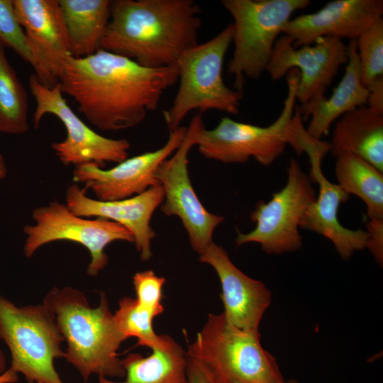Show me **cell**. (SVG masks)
Instances as JSON below:
<instances>
[{"instance_id":"cell-4","label":"cell","mask_w":383,"mask_h":383,"mask_svg":"<svg viewBox=\"0 0 383 383\" xmlns=\"http://www.w3.org/2000/svg\"><path fill=\"white\" fill-rule=\"evenodd\" d=\"M209 383H282L276 359L260 343L258 331H246L210 313L185 353Z\"/></svg>"},{"instance_id":"cell-32","label":"cell","mask_w":383,"mask_h":383,"mask_svg":"<svg viewBox=\"0 0 383 383\" xmlns=\"http://www.w3.org/2000/svg\"><path fill=\"white\" fill-rule=\"evenodd\" d=\"M187 377L189 383H209L199 369L188 360Z\"/></svg>"},{"instance_id":"cell-34","label":"cell","mask_w":383,"mask_h":383,"mask_svg":"<svg viewBox=\"0 0 383 383\" xmlns=\"http://www.w3.org/2000/svg\"><path fill=\"white\" fill-rule=\"evenodd\" d=\"M7 174V169L5 160L0 152V180L4 179Z\"/></svg>"},{"instance_id":"cell-14","label":"cell","mask_w":383,"mask_h":383,"mask_svg":"<svg viewBox=\"0 0 383 383\" xmlns=\"http://www.w3.org/2000/svg\"><path fill=\"white\" fill-rule=\"evenodd\" d=\"M187 127L180 126L170 132L166 143L160 148L126 158L111 169L105 170L95 163L76 166L73 181L83 184L84 190H91L99 201H116L140 194L160 184L155 177L162 162L181 145Z\"/></svg>"},{"instance_id":"cell-16","label":"cell","mask_w":383,"mask_h":383,"mask_svg":"<svg viewBox=\"0 0 383 383\" xmlns=\"http://www.w3.org/2000/svg\"><path fill=\"white\" fill-rule=\"evenodd\" d=\"M382 13V0H335L316 12L290 19L282 33L295 48L323 37L355 40Z\"/></svg>"},{"instance_id":"cell-28","label":"cell","mask_w":383,"mask_h":383,"mask_svg":"<svg viewBox=\"0 0 383 383\" xmlns=\"http://www.w3.org/2000/svg\"><path fill=\"white\" fill-rule=\"evenodd\" d=\"M361 79L367 87L383 76V18L380 17L356 39Z\"/></svg>"},{"instance_id":"cell-12","label":"cell","mask_w":383,"mask_h":383,"mask_svg":"<svg viewBox=\"0 0 383 383\" xmlns=\"http://www.w3.org/2000/svg\"><path fill=\"white\" fill-rule=\"evenodd\" d=\"M204 126L201 113H196L187 127L186 135L172 156L158 167L155 177L161 186L164 200L160 206L166 216H177L187 231L192 248L201 255L213 242L216 227L224 218L208 211L199 199L188 172V155L196 145L199 131Z\"/></svg>"},{"instance_id":"cell-11","label":"cell","mask_w":383,"mask_h":383,"mask_svg":"<svg viewBox=\"0 0 383 383\" xmlns=\"http://www.w3.org/2000/svg\"><path fill=\"white\" fill-rule=\"evenodd\" d=\"M28 84L35 101L33 116L35 128L39 127L45 114H52L66 129V138L52 144L55 155L64 165L76 167L92 162L104 168L106 162L119 163L127 158L129 141L126 138H106L91 129L69 106L59 83L48 87L33 74Z\"/></svg>"},{"instance_id":"cell-25","label":"cell","mask_w":383,"mask_h":383,"mask_svg":"<svg viewBox=\"0 0 383 383\" xmlns=\"http://www.w3.org/2000/svg\"><path fill=\"white\" fill-rule=\"evenodd\" d=\"M28 97L0 43V132L23 134L29 128Z\"/></svg>"},{"instance_id":"cell-1","label":"cell","mask_w":383,"mask_h":383,"mask_svg":"<svg viewBox=\"0 0 383 383\" xmlns=\"http://www.w3.org/2000/svg\"><path fill=\"white\" fill-rule=\"evenodd\" d=\"M178 75L176 65L145 67L101 48L85 57H70L58 83L91 125L101 131H118L138 126L148 112L155 111Z\"/></svg>"},{"instance_id":"cell-20","label":"cell","mask_w":383,"mask_h":383,"mask_svg":"<svg viewBox=\"0 0 383 383\" xmlns=\"http://www.w3.org/2000/svg\"><path fill=\"white\" fill-rule=\"evenodd\" d=\"M348 52L345 73L331 96H323L311 105L299 108L302 120L311 118L306 130L316 139L321 140L335 120L367 104L368 91L362 82L355 40H350Z\"/></svg>"},{"instance_id":"cell-7","label":"cell","mask_w":383,"mask_h":383,"mask_svg":"<svg viewBox=\"0 0 383 383\" xmlns=\"http://www.w3.org/2000/svg\"><path fill=\"white\" fill-rule=\"evenodd\" d=\"M0 338L10 350L13 372L30 383H64L54 363L65 357V340L54 313L43 302L18 306L0 295Z\"/></svg>"},{"instance_id":"cell-30","label":"cell","mask_w":383,"mask_h":383,"mask_svg":"<svg viewBox=\"0 0 383 383\" xmlns=\"http://www.w3.org/2000/svg\"><path fill=\"white\" fill-rule=\"evenodd\" d=\"M368 235L366 248L382 266L383 262V219H369L366 225Z\"/></svg>"},{"instance_id":"cell-8","label":"cell","mask_w":383,"mask_h":383,"mask_svg":"<svg viewBox=\"0 0 383 383\" xmlns=\"http://www.w3.org/2000/svg\"><path fill=\"white\" fill-rule=\"evenodd\" d=\"M233 18L234 50L228 72L234 89L243 91L245 78L259 79L265 72L278 35L296 11L309 0H222Z\"/></svg>"},{"instance_id":"cell-17","label":"cell","mask_w":383,"mask_h":383,"mask_svg":"<svg viewBox=\"0 0 383 383\" xmlns=\"http://www.w3.org/2000/svg\"><path fill=\"white\" fill-rule=\"evenodd\" d=\"M199 260L211 265L219 278L223 313L227 321L246 331H258L271 301V293L265 285L240 270L227 252L213 241L199 255Z\"/></svg>"},{"instance_id":"cell-10","label":"cell","mask_w":383,"mask_h":383,"mask_svg":"<svg viewBox=\"0 0 383 383\" xmlns=\"http://www.w3.org/2000/svg\"><path fill=\"white\" fill-rule=\"evenodd\" d=\"M287 172L286 185L267 202L258 201L250 213L255 228L247 233L237 231L238 246L256 243L267 254H282L301 248L299 228L306 209L316 200V192L309 176L295 159H291Z\"/></svg>"},{"instance_id":"cell-31","label":"cell","mask_w":383,"mask_h":383,"mask_svg":"<svg viewBox=\"0 0 383 383\" xmlns=\"http://www.w3.org/2000/svg\"><path fill=\"white\" fill-rule=\"evenodd\" d=\"M366 88L368 91L367 106L383 114V76L375 79Z\"/></svg>"},{"instance_id":"cell-9","label":"cell","mask_w":383,"mask_h":383,"mask_svg":"<svg viewBox=\"0 0 383 383\" xmlns=\"http://www.w3.org/2000/svg\"><path fill=\"white\" fill-rule=\"evenodd\" d=\"M33 225H26L23 245L26 257H30L42 246L57 240H67L89 250L91 261L87 273L96 276L107 265L104 250L110 243L123 240L134 243L131 232L122 225L109 220L87 218L77 216L65 204L57 201L33 210Z\"/></svg>"},{"instance_id":"cell-24","label":"cell","mask_w":383,"mask_h":383,"mask_svg":"<svg viewBox=\"0 0 383 383\" xmlns=\"http://www.w3.org/2000/svg\"><path fill=\"white\" fill-rule=\"evenodd\" d=\"M335 172L338 184L365 202L369 219H383V172L353 153L336 157Z\"/></svg>"},{"instance_id":"cell-29","label":"cell","mask_w":383,"mask_h":383,"mask_svg":"<svg viewBox=\"0 0 383 383\" xmlns=\"http://www.w3.org/2000/svg\"><path fill=\"white\" fill-rule=\"evenodd\" d=\"M165 279L155 274L152 270L136 272L133 283L138 305L148 311L154 318L164 311L161 303L162 287Z\"/></svg>"},{"instance_id":"cell-2","label":"cell","mask_w":383,"mask_h":383,"mask_svg":"<svg viewBox=\"0 0 383 383\" xmlns=\"http://www.w3.org/2000/svg\"><path fill=\"white\" fill-rule=\"evenodd\" d=\"M200 6L193 0H115L101 48L149 68L177 64L198 43Z\"/></svg>"},{"instance_id":"cell-36","label":"cell","mask_w":383,"mask_h":383,"mask_svg":"<svg viewBox=\"0 0 383 383\" xmlns=\"http://www.w3.org/2000/svg\"><path fill=\"white\" fill-rule=\"evenodd\" d=\"M282 383H299V382L296 380H289V381H284Z\"/></svg>"},{"instance_id":"cell-13","label":"cell","mask_w":383,"mask_h":383,"mask_svg":"<svg viewBox=\"0 0 383 383\" xmlns=\"http://www.w3.org/2000/svg\"><path fill=\"white\" fill-rule=\"evenodd\" d=\"M348 61V45L340 38L323 37L313 45L295 48L291 39L284 35L276 40L265 72L272 80H278L296 69L299 72L296 100L306 106L325 96L326 87Z\"/></svg>"},{"instance_id":"cell-5","label":"cell","mask_w":383,"mask_h":383,"mask_svg":"<svg viewBox=\"0 0 383 383\" xmlns=\"http://www.w3.org/2000/svg\"><path fill=\"white\" fill-rule=\"evenodd\" d=\"M299 72L287 74V94L278 118L261 127L223 117L211 130L202 127L196 145L206 158L223 163H244L250 157L263 165L274 162L290 145L298 154L299 138L304 129L299 108L296 107Z\"/></svg>"},{"instance_id":"cell-3","label":"cell","mask_w":383,"mask_h":383,"mask_svg":"<svg viewBox=\"0 0 383 383\" xmlns=\"http://www.w3.org/2000/svg\"><path fill=\"white\" fill-rule=\"evenodd\" d=\"M54 313L67 343L65 358L80 374L84 383L92 374L106 378L125 377L118 350L127 338L118 328L106 296L91 307L79 289L53 287L43 301Z\"/></svg>"},{"instance_id":"cell-27","label":"cell","mask_w":383,"mask_h":383,"mask_svg":"<svg viewBox=\"0 0 383 383\" xmlns=\"http://www.w3.org/2000/svg\"><path fill=\"white\" fill-rule=\"evenodd\" d=\"M0 43L13 50L24 61L29 63L38 80L48 87H53L43 70L19 23L13 8V0H0Z\"/></svg>"},{"instance_id":"cell-21","label":"cell","mask_w":383,"mask_h":383,"mask_svg":"<svg viewBox=\"0 0 383 383\" xmlns=\"http://www.w3.org/2000/svg\"><path fill=\"white\" fill-rule=\"evenodd\" d=\"M331 152L335 157L353 153L383 172V114L367 106L339 118L333 131Z\"/></svg>"},{"instance_id":"cell-33","label":"cell","mask_w":383,"mask_h":383,"mask_svg":"<svg viewBox=\"0 0 383 383\" xmlns=\"http://www.w3.org/2000/svg\"><path fill=\"white\" fill-rule=\"evenodd\" d=\"M18 374L10 368L0 374V383H14L18 381Z\"/></svg>"},{"instance_id":"cell-26","label":"cell","mask_w":383,"mask_h":383,"mask_svg":"<svg viewBox=\"0 0 383 383\" xmlns=\"http://www.w3.org/2000/svg\"><path fill=\"white\" fill-rule=\"evenodd\" d=\"M113 316L118 328L127 338H137V345L167 350L176 342L167 335L155 333L152 326L155 318L138 305L136 299L124 296L120 299Z\"/></svg>"},{"instance_id":"cell-19","label":"cell","mask_w":383,"mask_h":383,"mask_svg":"<svg viewBox=\"0 0 383 383\" xmlns=\"http://www.w3.org/2000/svg\"><path fill=\"white\" fill-rule=\"evenodd\" d=\"M327 154L316 151L308 155L311 162L310 179L318 184V197L306 209L299 228L317 233L329 239L343 260H348L357 250L366 248L368 235L364 230H350L343 226L338 218L341 204L350 194L338 184L329 182L321 170V162Z\"/></svg>"},{"instance_id":"cell-35","label":"cell","mask_w":383,"mask_h":383,"mask_svg":"<svg viewBox=\"0 0 383 383\" xmlns=\"http://www.w3.org/2000/svg\"><path fill=\"white\" fill-rule=\"evenodd\" d=\"M6 357L0 348V374L6 371Z\"/></svg>"},{"instance_id":"cell-6","label":"cell","mask_w":383,"mask_h":383,"mask_svg":"<svg viewBox=\"0 0 383 383\" xmlns=\"http://www.w3.org/2000/svg\"><path fill=\"white\" fill-rule=\"evenodd\" d=\"M234 26L228 25L218 35L188 49L179 58V87L171 106L163 110L170 131H176L192 110L239 113L243 91L228 87L223 79V61L233 42Z\"/></svg>"},{"instance_id":"cell-23","label":"cell","mask_w":383,"mask_h":383,"mask_svg":"<svg viewBox=\"0 0 383 383\" xmlns=\"http://www.w3.org/2000/svg\"><path fill=\"white\" fill-rule=\"evenodd\" d=\"M122 364L123 381L99 377V383H189L186 353L177 342L167 350L152 349L148 357L130 353Z\"/></svg>"},{"instance_id":"cell-15","label":"cell","mask_w":383,"mask_h":383,"mask_svg":"<svg viewBox=\"0 0 383 383\" xmlns=\"http://www.w3.org/2000/svg\"><path fill=\"white\" fill-rule=\"evenodd\" d=\"M163 200V190L160 184L132 197L109 201L88 197L76 183L68 186L65 192V204L77 216L114 221L129 230L143 261L150 260L152 255L151 241L155 233L150 226V220Z\"/></svg>"},{"instance_id":"cell-22","label":"cell","mask_w":383,"mask_h":383,"mask_svg":"<svg viewBox=\"0 0 383 383\" xmlns=\"http://www.w3.org/2000/svg\"><path fill=\"white\" fill-rule=\"evenodd\" d=\"M109 0H58L72 57H85L101 49L111 15Z\"/></svg>"},{"instance_id":"cell-18","label":"cell","mask_w":383,"mask_h":383,"mask_svg":"<svg viewBox=\"0 0 383 383\" xmlns=\"http://www.w3.org/2000/svg\"><path fill=\"white\" fill-rule=\"evenodd\" d=\"M16 18L43 70L55 86L72 56L58 0H13Z\"/></svg>"}]
</instances>
